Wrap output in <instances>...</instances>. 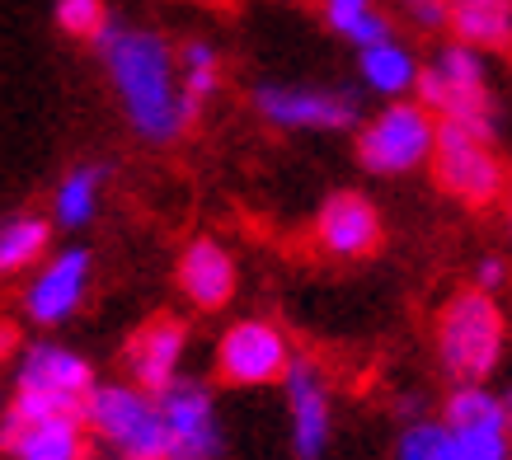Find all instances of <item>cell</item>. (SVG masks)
<instances>
[{
	"instance_id": "6da1fadb",
	"label": "cell",
	"mask_w": 512,
	"mask_h": 460,
	"mask_svg": "<svg viewBox=\"0 0 512 460\" xmlns=\"http://www.w3.org/2000/svg\"><path fill=\"white\" fill-rule=\"evenodd\" d=\"M99 57L109 66L113 94L127 113V127L151 146H174L188 137V127L198 123L202 104L184 94L179 76V52L165 43L156 29H123L109 24L99 33Z\"/></svg>"
},
{
	"instance_id": "7a4b0ae2",
	"label": "cell",
	"mask_w": 512,
	"mask_h": 460,
	"mask_svg": "<svg viewBox=\"0 0 512 460\" xmlns=\"http://www.w3.org/2000/svg\"><path fill=\"white\" fill-rule=\"evenodd\" d=\"M80 418L104 460H170V428L160 414V395L141 385H94Z\"/></svg>"
},
{
	"instance_id": "3957f363",
	"label": "cell",
	"mask_w": 512,
	"mask_h": 460,
	"mask_svg": "<svg viewBox=\"0 0 512 460\" xmlns=\"http://www.w3.org/2000/svg\"><path fill=\"white\" fill-rule=\"evenodd\" d=\"M503 310L489 292H456L437 315V362L456 385H484L503 362Z\"/></svg>"
},
{
	"instance_id": "277c9868",
	"label": "cell",
	"mask_w": 512,
	"mask_h": 460,
	"mask_svg": "<svg viewBox=\"0 0 512 460\" xmlns=\"http://www.w3.org/2000/svg\"><path fill=\"white\" fill-rule=\"evenodd\" d=\"M94 367L80 353L62 343H29L15 367V399L5 414L19 423H38V418L80 414L85 399L94 395Z\"/></svg>"
},
{
	"instance_id": "5b68a950",
	"label": "cell",
	"mask_w": 512,
	"mask_h": 460,
	"mask_svg": "<svg viewBox=\"0 0 512 460\" xmlns=\"http://www.w3.org/2000/svg\"><path fill=\"white\" fill-rule=\"evenodd\" d=\"M433 179L451 202H461L466 212H489L494 202L508 193V169L498 160L494 141L470 132L461 123L437 127V151H433Z\"/></svg>"
},
{
	"instance_id": "8992f818",
	"label": "cell",
	"mask_w": 512,
	"mask_h": 460,
	"mask_svg": "<svg viewBox=\"0 0 512 460\" xmlns=\"http://www.w3.org/2000/svg\"><path fill=\"white\" fill-rule=\"evenodd\" d=\"M437 127L442 118L419 99H386V108L357 132V160L372 174H409L433 165Z\"/></svg>"
},
{
	"instance_id": "52a82bcc",
	"label": "cell",
	"mask_w": 512,
	"mask_h": 460,
	"mask_svg": "<svg viewBox=\"0 0 512 460\" xmlns=\"http://www.w3.org/2000/svg\"><path fill=\"white\" fill-rule=\"evenodd\" d=\"M296 353L287 329L273 320H235L226 334L217 338V381L231 390H259V385L287 381Z\"/></svg>"
},
{
	"instance_id": "ba28073f",
	"label": "cell",
	"mask_w": 512,
	"mask_h": 460,
	"mask_svg": "<svg viewBox=\"0 0 512 460\" xmlns=\"http://www.w3.org/2000/svg\"><path fill=\"white\" fill-rule=\"evenodd\" d=\"M160 414L170 428V460H221L226 456V428L217 418V399L202 381H179L160 390Z\"/></svg>"
},
{
	"instance_id": "9c48e42d",
	"label": "cell",
	"mask_w": 512,
	"mask_h": 460,
	"mask_svg": "<svg viewBox=\"0 0 512 460\" xmlns=\"http://www.w3.org/2000/svg\"><path fill=\"white\" fill-rule=\"evenodd\" d=\"M254 113L282 132H343L357 123V99L348 90H306V85H259Z\"/></svg>"
},
{
	"instance_id": "30bf717a",
	"label": "cell",
	"mask_w": 512,
	"mask_h": 460,
	"mask_svg": "<svg viewBox=\"0 0 512 460\" xmlns=\"http://www.w3.org/2000/svg\"><path fill=\"white\" fill-rule=\"evenodd\" d=\"M287 418H292V456L296 460H320L334 428V404H329V376L315 357H296L287 381Z\"/></svg>"
},
{
	"instance_id": "8fae6325",
	"label": "cell",
	"mask_w": 512,
	"mask_h": 460,
	"mask_svg": "<svg viewBox=\"0 0 512 460\" xmlns=\"http://www.w3.org/2000/svg\"><path fill=\"white\" fill-rule=\"evenodd\" d=\"M184 353H188V324L179 320V315H151L137 334L127 338L123 367H127V376H132V385L160 395V390H170V385L179 381Z\"/></svg>"
},
{
	"instance_id": "7c38bea8",
	"label": "cell",
	"mask_w": 512,
	"mask_h": 460,
	"mask_svg": "<svg viewBox=\"0 0 512 460\" xmlns=\"http://www.w3.org/2000/svg\"><path fill=\"white\" fill-rule=\"evenodd\" d=\"M90 249H62L52 254V263H43V273L24 287V315L38 329H57L80 310L85 287H90Z\"/></svg>"
},
{
	"instance_id": "4fadbf2b",
	"label": "cell",
	"mask_w": 512,
	"mask_h": 460,
	"mask_svg": "<svg viewBox=\"0 0 512 460\" xmlns=\"http://www.w3.org/2000/svg\"><path fill=\"white\" fill-rule=\"evenodd\" d=\"M386 240L381 212L362 193H334L315 212V245L329 259H372Z\"/></svg>"
},
{
	"instance_id": "5bb4252c",
	"label": "cell",
	"mask_w": 512,
	"mask_h": 460,
	"mask_svg": "<svg viewBox=\"0 0 512 460\" xmlns=\"http://www.w3.org/2000/svg\"><path fill=\"white\" fill-rule=\"evenodd\" d=\"M174 277H179V292L193 301L198 310H221L231 306L235 296V259L231 249L221 245V240H212V235H198L193 245L179 254V268H174Z\"/></svg>"
},
{
	"instance_id": "9a60e30c",
	"label": "cell",
	"mask_w": 512,
	"mask_h": 460,
	"mask_svg": "<svg viewBox=\"0 0 512 460\" xmlns=\"http://www.w3.org/2000/svg\"><path fill=\"white\" fill-rule=\"evenodd\" d=\"M5 451L15 460H85L90 428L80 414L38 418V423H19L5 414Z\"/></svg>"
},
{
	"instance_id": "2e32d148",
	"label": "cell",
	"mask_w": 512,
	"mask_h": 460,
	"mask_svg": "<svg viewBox=\"0 0 512 460\" xmlns=\"http://www.w3.org/2000/svg\"><path fill=\"white\" fill-rule=\"evenodd\" d=\"M447 33L475 52H512V0H447Z\"/></svg>"
},
{
	"instance_id": "e0dca14e",
	"label": "cell",
	"mask_w": 512,
	"mask_h": 460,
	"mask_svg": "<svg viewBox=\"0 0 512 460\" xmlns=\"http://www.w3.org/2000/svg\"><path fill=\"white\" fill-rule=\"evenodd\" d=\"M357 71H362V85L386 99H404V94L419 90V62L409 57L404 43H376V47H362L357 52Z\"/></svg>"
},
{
	"instance_id": "ac0fdd59",
	"label": "cell",
	"mask_w": 512,
	"mask_h": 460,
	"mask_svg": "<svg viewBox=\"0 0 512 460\" xmlns=\"http://www.w3.org/2000/svg\"><path fill=\"white\" fill-rule=\"evenodd\" d=\"M47 245H52V221L33 212L5 216V226H0V273L15 277L24 268H33L47 254Z\"/></svg>"
},
{
	"instance_id": "d6986e66",
	"label": "cell",
	"mask_w": 512,
	"mask_h": 460,
	"mask_svg": "<svg viewBox=\"0 0 512 460\" xmlns=\"http://www.w3.org/2000/svg\"><path fill=\"white\" fill-rule=\"evenodd\" d=\"M325 24L339 38L362 52V47H376V43H390V19L376 10V0H325Z\"/></svg>"
},
{
	"instance_id": "ffe728a7",
	"label": "cell",
	"mask_w": 512,
	"mask_h": 460,
	"mask_svg": "<svg viewBox=\"0 0 512 460\" xmlns=\"http://www.w3.org/2000/svg\"><path fill=\"white\" fill-rule=\"evenodd\" d=\"M99 184H104V165H80L71 169L52 198V216L57 226L76 230V226H90V216L99 212Z\"/></svg>"
},
{
	"instance_id": "44dd1931",
	"label": "cell",
	"mask_w": 512,
	"mask_h": 460,
	"mask_svg": "<svg viewBox=\"0 0 512 460\" xmlns=\"http://www.w3.org/2000/svg\"><path fill=\"white\" fill-rule=\"evenodd\" d=\"M451 428H508V404L489 385H456L442 404Z\"/></svg>"
},
{
	"instance_id": "7402d4cb",
	"label": "cell",
	"mask_w": 512,
	"mask_h": 460,
	"mask_svg": "<svg viewBox=\"0 0 512 460\" xmlns=\"http://www.w3.org/2000/svg\"><path fill=\"white\" fill-rule=\"evenodd\" d=\"M179 76H184V94L193 104H207L212 94L221 90V57L212 43H202V38H188L179 47Z\"/></svg>"
},
{
	"instance_id": "603a6c76",
	"label": "cell",
	"mask_w": 512,
	"mask_h": 460,
	"mask_svg": "<svg viewBox=\"0 0 512 460\" xmlns=\"http://www.w3.org/2000/svg\"><path fill=\"white\" fill-rule=\"evenodd\" d=\"M395 460H456V432L447 418H419L400 432Z\"/></svg>"
},
{
	"instance_id": "cb8c5ba5",
	"label": "cell",
	"mask_w": 512,
	"mask_h": 460,
	"mask_svg": "<svg viewBox=\"0 0 512 460\" xmlns=\"http://www.w3.org/2000/svg\"><path fill=\"white\" fill-rule=\"evenodd\" d=\"M57 29L71 33V38H85V43H99V33L109 29V15H104V0H57Z\"/></svg>"
},
{
	"instance_id": "d4e9b609",
	"label": "cell",
	"mask_w": 512,
	"mask_h": 460,
	"mask_svg": "<svg viewBox=\"0 0 512 460\" xmlns=\"http://www.w3.org/2000/svg\"><path fill=\"white\" fill-rule=\"evenodd\" d=\"M395 5L414 19V29H423V33L447 29V0H395Z\"/></svg>"
},
{
	"instance_id": "484cf974",
	"label": "cell",
	"mask_w": 512,
	"mask_h": 460,
	"mask_svg": "<svg viewBox=\"0 0 512 460\" xmlns=\"http://www.w3.org/2000/svg\"><path fill=\"white\" fill-rule=\"evenodd\" d=\"M475 287L489 292V296H494L498 287H508V263L503 259H480V268H475Z\"/></svg>"
},
{
	"instance_id": "4316f807",
	"label": "cell",
	"mask_w": 512,
	"mask_h": 460,
	"mask_svg": "<svg viewBox=\"0 0 512 460\" xmlns=\"http://www.w3.org/2000/svg\"><path fill=\"white\" fill-rule=\"evenodd\" d=\"M503 216H508V235H512V169H508V193H503Z\"/></svg>"
},
{
	"instance_id": "83f0119b",
	"label": "cell",
	"mask_w": 512,
	"mask_h": 460,
	"mask_svg": "<svg viewBox=\"0 0 512 460\" xmlns=\"http://www.w3.org/2000/svg\"><path fill=\"white\" fill-rule=\"evenodd\" d=\"M503 404H508V428H512V390H508V395H503Z\"/></svg>"
},
{
	"instance_id": "f1b7e54d",
	"label": "cell",
	"mask_w": 512,
	"mask_h": 460,
	"mask_svg": "<svg viewBox=\"0 0 512 460\" xmlns=\"http://www.w3.org/2000/svg\"><path fill=\"white\" fill-rule=\"evenodd\" d=\"M207 5H231V0H207Z\"/></svg>"
}]
</instances>
